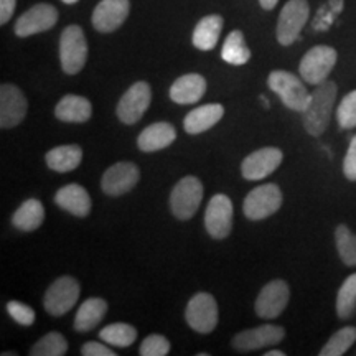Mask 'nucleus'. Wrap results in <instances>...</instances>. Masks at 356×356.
Here are the masks:
<instances>
[{
    "label": "nucleus",
    "mask_w": 356,
    "mask_h": 356,
    "mask_svg": "<svg viewBox=\"0 0 356 356\" xmlns=\"http://www.w3.org/2000/svg\"><path fill=\"white\" fill-rule=\"evenodd\" d=\"M102 341L111 346H118V348H126L131 346L137 340V330L129 323H111L99 332Z\"/></svg>",
    "instance_id": "obj_29"
},
{
    "label": "nucleus",
    "mask_w": 356,
    "mask_h": 356,
    "mask_svg": "<svg viewBox=\"0 0 356 356\" xmlns=\"http://www.w3.org/2000/svg\"><path fill=\"white\" fill-rule=\"evenodd\" d=\"M58 22V10L50 3H37L22 13L15 22V35L20 38L47 32L53 29Z\"/></svg>",
    "instance_id": "obj_13"
},
{
    "label": "nucleus",
    "mask_w": 356,
    "mask_h": 356,
    "mask_svg": "<svg viewBox=\"0 0 356 356\" xmlns=\"http://www.w3.org/2000/svg\"><path fill=\"white\" fill-rule=\"evenodd\" d=\"M203 200V185L197 177H184L170 193V210L178 220L186 221L195 216Z\"/></svg>",
    "instance_id": "obj_5"
},
{
    "label": "nucleus",
    "mask_w": 356,
    "mask_h": 356,
    "mask_svg": "<svg viewBox=\"0 0 356 356\" xmlns=\"http://www.w3.org/2000/svg\"><path fill=\"white\" fill-rule=\"evenodd\" d=\"M177 139V131L168 122H155L152 126L145 127L137 137V147L142 152H157L173 144Z\"/></svg>",
    "instance_id": "obj_21"
},
{
    "label": "nucleus",
    "mask_w": 356,
    "mask_h": 356,
    "mask_svg": "<svg viewBox=\"0 0 356 356\" xmlns=\"http://www.w3.org/2000/svg\"><path fill=\"white\" fill-rule=\"evenodd\" d=\"M44 220V208L42 202L30 198L17 208V211L12 216V225L20 231H35L42 226Z\"/></svg>",
    "instance_id": "obj_27"
},
{
    "label": "nucleus",
    "mask_w": 356,
    "mask_h": 356,
    "mask_svg": "<svg viewBox=\"0 0 356 356\" xmlns=\"http://www.w3.org/2000/svg\"><path fill=\"white\" fill-rule=\"evenodd\" d=\"M207 92V79L198 73L184 74L170 86V99L177 104H195Z\"/></svg>",
    "instance_id": "obj_20"
},
{
    "label": "nucleus",
    "mask_w": 356,
    "mask_h": 356,
    "mask_svg": "<svg viewBox=\"0 0 356 356\" xmlns=\"http://www.w3.org/2000/svg\"><path fill=\"white\" fill-rule=\"evenodd\" d=\"M55 203L61 210L71 213L73 216L86 218L91 213V197L78 184H70L56 191Z\"/></svg>",
    "instance_id": "obj_19"
},
{
    "label": "nucleus",
    "mask_w": 356,
    "mask_h": 356,
    "mask_svg": "<svg viewBox=\"0 0 356 356\" xmlns=\"http://www.w3.org/2000/svg\"><path fill=\"white\" fill-rule=\"evenodd\" d=\"M79 282L74 277L63 275L56 279L44 293V310L53 317H61L76 305L79 297Z\"/></svg>",
    "instance_id": "obj_9"
},
{
    "label": "nucleus",
    "mask_w": 356,
    "mask_h": 356,
    "mask_svg": "<svg viewBox=\"0 0 356 356\" xmlns=\"http://www.w3.org/2000/svg\"><path fill=\"white\" fill-rule=\"evenodd\" d=\"M29 109V101L15 84L0 86V127L12 129L24 121Z\"/></svg>",
    "instance_id": "obj_17"
},
{
    "label": "nucleus",
    "mask_w": 356,
    "mask_h": 356,
    "mask_svg": "<svg viewBox=\"0 0 356 356\" xmlns=\"http://www.w3.org/2000/svg\"><path fill=\"white\" fill-rule=\"evenodd\" d=\"M150 101H152V89H150L149 83H134L124 92L118 104V109H115L119 121L122 124H127V126L139 122L145 111L149 109Z\"/></svg>",
    "instance_id": "obj_10"
},
{
    "label": "nucleus",
    "mask_w": 356,
    "mask_h": 356,
    "mask_svg": "<svg viewBox=\"0 0 356 356\" xmlns=\"http://www.w3.org/2000/svg\"><path fill=\"white\" fill-rule=\"evenodd\" d=\"M129 0H101L92 12V26L101 33H113L127 20Z\"/></svg>",
    "instance_id": "obj_18"
},
{
    "label": "nucleus",
    "mask_w": 356,
    "mask_h": 356,
    "mask_svg": "<svg viewBox=\"0 0 356 356\" xmlns=\"http://www.w3.org/2000/svg\"><path fill=\"white\" fill-rule=\"evenodd\" d=\"M222 114H225V108L221 104L200 106V108L186 114L184 121L185 132L191 134V136H197V134L208 131V129L216 126L221 121Z\"/></svg>",
    "instance_id": "obj_23"
},
{
    "label": "nucleus",
    "mask_w": 356,
    "mask_h": 356,
    "mask_svg": "<svg viewBox=\"0 0 356 356\" xmlns=\"http://www.w3.org/2000/svg\"><path fill=\"white\" fill-rule=\"evenodd\" d=\"M261 101H262V104L266 106V108H269V102H267V99H266V96H261Z\"/></svg>",
    "instance_id": "obj_44"
},
{
    "label": "nucleus",
    "mask_w": 356,
    "mask_h": 356,
    "mask_svg": "<svg viewBox=\"0 0 356 356\" xmlns=\"http://www.w3.org/2000/svg\"><path fill=\"white\" fill-rule=\"evenodd\" d=\"M218 304L208 292H198L191 297L185 310L186 323L197 333H211L218 325Z\"/></svg>",
    "instance_id": "obj_8"
},
{
    "label": "nucleus",
    "mask_w": 356,
    "mask_h": 356,
    "mask_svg": "<svg viewBox=\"0 0 356 356\" xmlns=\"http://www.w3.org/2000/svg\"><path fill=\"white\" fill-rule=\"evenodd\" d=\"M17 0H0V25H6L15 12Z\"/></svg>",
    "instance_id": "obj_40"
},
{
    "label": "nucleus",
    "mask_w": 356,
    "mask_h": 356,
    "mask_svg": "<svg viewBox=\"0 0 356 356\" xmlns=\"http://www.w3.org/2000/svg\"><path fill=\"white\" fill-rule=\"evenodd\" d=\"M12 355H15V353H7V351H3L2 353V356H12Z\"/></svg>",
    "instance_id": "obj_45"
},
{
    "label": "nucleus",
    "mask_w": 356,
    "mask_h": 356,
    "mask_svg": "<svg viewBox=\"0 0 356 356\" xmlns=\"http://www.w3.org/2000/svg\"><path fill=\"white\" fill-rule=\"evenodd\" d=\"M88 61V42L79 25L66 26L60 37V63L66 74H78Z\"/></svg>",
    "instance_id": "obj_3"
},
{
    "label": "nucleus",
    "mask_w": 356,
    "mask_h": 356,
    "mask_svg": "<svg viewBox=\"0 0 356 356\" xmlns=\"http://www.w3.org/2000/svg\"><path fill=\"white\" fill-rule=\"evenodd\" d=\"M337 121L341 129L356 127V89L346 95L338 104Z\"/></svg>",
    "instance_id": "obj_35"
},
{
    "label": "nucleus",
    "mask_w": 356,
    "mask_h": 356,
    "mask_svg": "<svg viewBox=\"0 0 356 356\" xmlns=\"http://www.w3.org/2000/svg\"><path fill=\"white\" fill-rule=\"evenodd\" d=\"M106 312H108V302L99 299V297H91V299L83 302L76 317H74V330L91 332L104 318Z\"/></svg>",
    "instance_id": "obj_26"
},
{
    "label": "nucleus",
    "mask_w": 356,
    "mask_h": 356,
    "mask_svg": "<svg viewBox=\"0 0 356 356\" xmlns=\"http://www.w3.org/2000/svg\"><path fill=\"white\" fill-rule=\"evenodd\" d=\"M222 17L221 15H207L198 22L195 26L193 35H191V43L195 48L202 51H210L216 47L222 30Z\"/></svg>",
    "instance_id": "obj_24"
},
{
    "label": "nucleus",
    "mask_w": 356,
    "mask_h": 356,
    "mask_svg": "<svg viewBox=\"0 0 356 356\" xmlns=\"http://www.w3.org/2000/svg\"><path fill=\"white\" fill-rule=\"evenodd\" d=\"M267 86L280 97L286 108L296 111V113H304L310 101V92L307 91L305 84L291 71H273L267 78Z\"/></svg>",
    "instance_id": "obj_2"
},
{
    "label": "nucleus",
    "mask_w": 356,
    "mask_h": 356,
    "mask_svg": "<svg viewBox=\"0 0 356 356\" xmlns=\"http://www.w3.org/2000/svg\"><path fill=\"white\" fill-rule=\"evenodd\" d=\"M338 95L337 83L327 81L317 84V88L312 91L310 101L302 113V122L305 131L314 137H320L330 126V119L333 113Z\"/></svg>",
    "instance_id": "obj_1"
},
{
    "label": "nucleus",
    "mask_w": 356,
    "mask_h": 356,
    "mask_svg": "<svg viewBox=\"0 0 356 356\" xmlns=\"http://www.w3.org/2000/svg\"><path fill=\"white\" fill-rule=\"evenodd\" d=\"M343 173L350 181H356V134L351 139L343 160Z\"/></svg>",
    "instance_id": "obj_38"
},
{
    "label": "nucleus",
    "mask_w": 356,
    "mask_h": 356,
    "mask_svg": "<svg viewBox=\"0 0 356 356\" xmlns=\"http://www.w3.org/2000/svg\"><path fill=\"white\" fill-rule=\"evenodd\" d=\"M92 106L89 99L76 95H66L55 108L58 121L66 124H83L91 119Z\"/></svg>",
    "instance_id": "obj_22"
},
{
    "label": "nucleus",
    "mask_w": 356,
    "mask_h": 356,
    "mask_svg": "<svg viewBox=\"0 0 356 356\" xmlns=\"http://www.w3.org/2000/svg\"><path fill=\"white\" fill-rule=\"evenodd\" d=\"M140 178L139 167L134 162H118L104 172L101 188L109 197H121L131 191Z\"/></svg>",
    "instance_id": "obj_14"
},
{
    "label": "nucleus",
    "mask_w": 356,
    "mask_h": 356,
    "mask_svg": "<svg viewBox=\"0 0 356 356\" xmlns=\"http://www.w3.org/2000/svg\"><path fill=\"white\" fill-rule=\"evenodd\" d=\"M282 191L275 184H264L256 186L244 198L243 211L248 220L261 221L273 216L282 207Z\"/></svg>",
    "instance_id": "obj_6"
},
{
    "label": "nucleus",
    "mask_w": 356,
    "mask_h": 356,
    "mask_svg": "<svg viewBox=\"0 0 356 356\" xmlns=\"http://www.w3.org/2000/svg\"><path fill=\"white\" fill-rule=\"evenodd\" d=\"M259 3L264 10H273V8L279 3V0H259Z\"/></svg>",
    "instance_id": "obj_41"
},
{
    "label": "nucleus",
    "mask_w": 356,
    "mask_h": 356,
    "mask_svg": "<svg viewBox=\"0 0 356 356\" xmlns=\"http://www.w3.org/2000/svg\"><path fill=\"white\" fill-rule=\"evenodd\" d=\"M83 160V150L79 145H60L51 149L50 152H47L44 155V162H47L48 168L51 170L65 173V172H71L74 168L79 167Z\"/></svg>",
    "instance_id": "obj_25"
},
{
    "label": "nucleus",
    "mask_w": 356,
    "mask_h": 356,
    "mask_svg": "<svg viewBox=\"0 0 356 356\" xmlns=\"http://www.w3.org/2000/svg\"><path fill=\"white\" fill-rule=\"evenodd\" d=\"M284 154L277 147H264L249 154L241 163V173L246 180L256 181L269 177L282 163Z\"/></svg>",
    "instance_id": "obj_16"
},
{
    "label": "nucleus",
    "mask_w": 356,
    "mask_h": 356,
    "mask_svg": "<svg viewBox=\"0 0 356 356\" xmlns=\"http://www.w3.org/2000/svg\"><path fill=\"white\" fill-rule=\"evenodd\" d=\"M204 228L211 238H228L233 229V202L229 197L218 193L210 200L204 211Z\"/></svg>",
    "instance_id": "obj_12"
},
{
    "label": "nucleus",
    "mask_w": 356,
    "mask_h": 356,
    "mask_svg": "<svg viewBox=\"0 0 356 356\" xmlns=\"http://www.w3.org/2000/svg\"><path fill=\"white\" fill-rule=\"evenodd\" d=\"M170 351V341L162 335H149L142 341L139 353L142 356H165Z\"/></svg>",
    "instance_id": "obj_36"
},
{
    "label": "nucleus",
    "mask_w": 356,
    "mask_h": 356,
    "mask_svg": "<svg viewBox=\"0 0 356 356\" xmlns=\"http://www.w3.org/2000/svg\"><path fill=\"white\" fill-rule=\"evenodd\" d=\"M284 337H286L284 327L266 323L257 328H251V330L239 332L233 338V348L246 353V351H254L266 348V346L279 345L284 340Z\"/></svg>",
    "instance_id": "obj_15"
},
{
    "label": "nucleus",
    "mask_w": 356,
    "mask_h": 356,
    "mask_svg": "<svg viewBox=\"0 0 356 356\" xmlns=\"http://www.w3.org/2000/svg\"><path fill=\"white\" fill-rule=\"evenodd\" d=\"M7 312L17 323L24 325V327H29V325H32L35 322V310L26 304H22V302H8Z\"/></svg>",
    "instance_id": "obj_37"
},
{
    "label": "nucleus",
    "mask_w": 356,
    "mask_h": 356,
    "mask_svg": "<svg viewBox=\"0 0 356 356\" xmlns=\"http://www.w3.org/2000/svg\"><path fill=\"white\" fill-rule=\"evenodd\" d=\"M310 17V7L307 0H289L279 13L277 42L282 47H291L300 38V32Z\"/></svg>",
    "instance_id": "obj_7"
},
{
    "label": "nucleus",
    "mask_w": 356,
    "mask_h": 356,
    "mask_svg": "<svg viewBox=\"0 0 356 356\" xmlns=\"http://www.w3.org/2000/svg\"><path fill=\"white\" fill-rule=\"evenodd\" d=\"M337 60L338 53L335 48L327 47V44H317V47L310 48L302 58L299 65L300 78L305 83L317 86V84L327 81L328 74L337 65Z\"/></svg>",
    "instance_id": "obj_4"
},
{
    "label": "nucleus",
    "mask_w": 356,
    "mask_h": 356,
    "mask_svg": "<svg viewBox=\"0 0 356 356\" xmlns=\"http://www.w3.org/2000/svg\"><path fill=\"white\" fill-rule=\"evenodd\" d=\"M68 351V341L58 332H50L40 338L30 350L32 356H63Z\"/></svg>",
    "instance_id": "obj_32"
},
{
    "label": "nucleus",
    "mask_w": 356,
    "mask_h": 356,
    "mask_svg": "<svg viewBox=\"0 0 356 356\" xmlns=\"http://www.w3.org/2000/svg\"><path fill=\"white\" fill-rule=\"evenodd\" d=\"M221 58L226 63L241 66L246 65L251 58V50L248 48L246 40H244L243 32L233 30L225 40V44L221 48Z\"/></svg>",
    "instance_id": "obj_28"
},
{
    "label": "nucleus",
    "mask_w": 356,
    "mask_h": 356,
    "mask_svg": "<svg viewBox=\"0 0 356 356\" xmlns=\"http://www.w3.org/2000/svg\"><path fill=\"white\" fill-rule=\"evenodd\" d=\"M356 341V328L355 327H345L337 333H333L330 340L323 345L320 350V356H341L351 348Z\"/></svg>",
    "instance_id": "obj_33"
},
{
    "label": "nucleus",
    "mask_w": 356,
    "mask_h": 356,
    "mask_svg": "<svg viewBox=\"0 0 356 356\" xmlns=\"http://www.w3.org/2000/svg\"><path fill=\"white\" fill-rule=\"evenodd\" d=\"M341 10H343V0H330V2L320 7L314 19V24H312L315 32H327L335 22V17Z\"/></svg>",
    "instance_id": "obj_34"
},
{
    "label": "nucleus",
    "mask_w": 356,
    "mask_h": 356,
    "mask_svg": "<svg viewBox=\"0 0 356 356\" xmlns=\"http://www.w3.org/2000/svg\"><path fill=\"white\" fill-rule=\"evenodd\" d=\"M337 251L343 264L356 267V234L346 225H338L335 229Z\"/></svg>",
    "instance_id": "obj_30"
},
{
    "label": "nucleus",
    "mask_w": 356,
    "mask_h": 356,
    "mask_svg": "<svg viewBox=\"0 0 356 356\" xmlns=\"http://www.w3.org/2000/svg\"><path fill=\"white\" fill-rule=\"evenodd\" d=\"M83 356H115V351L109 346L99 343V341H88L81 348Z\"/></svg>",
    "instance_id": "obj_39"
},
{
    "label": "nucleus",
    "mask_w": 356,
    "mask_h": 356,
    "mask_svg": "<svg viewBox=\"0 0 356 356\" xmlns=\"http://www.w3.org/2000/svg\"><path fill=\"white\" fill-rule=\"evenodd\" d=\"M356 310V274H351L341 284L337 293V315L341 320L350 318Z\"/></svg>",
    "instance_id": "obj_31"
},
{
    "label": "nucleus",
    "mask_w": 356,
    "mask_h": 356,
    "mask_svg": "<svg viewBox=\"0 0 356 356\" xmlns=\"http://www.w3.org/2000/svg\"><path fill=\"white\" fill-rule=\"evenodd\" d=\"M264 355H266V356H286V353H284V351H280V350H270V351H266Z\"/></svg>",
    "instance_id": "obj_42"
},
{
    "label": "nucleus",
    "mask_w": 356,
    "mask_h": 356,
    "mask_svg": "<svg viewBox=\"0 0 356 356\" xmlns=\"http://www.w3.org/2000/svg\"><path fill=\"white\" fill-rule=\"evenodd\" d=\"M289 299H291V289H289L286 280H270L269 284L262 287V291L256 299L254 309L257 317L264 320L277 318L286 310Z\"/></svg>",
    "instance_id": "obj_11"
},
{
    "label": "nucleus",
    "mask_w": 356,
    "mask_h": 356,
    "mask_svg": "<svg viewBox=\"0 0 356 356\" xmlns=\"http://www.w3.org/2000/svg\"><path fill=\"white\" fill-rule=\"evenodd\" d=\"M61 2L66 3V6H73V3H76L78 0H61Z\"/></svg>",
    "instance_id": "obj_43"
}]
</instances>
